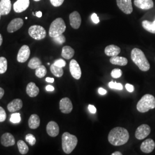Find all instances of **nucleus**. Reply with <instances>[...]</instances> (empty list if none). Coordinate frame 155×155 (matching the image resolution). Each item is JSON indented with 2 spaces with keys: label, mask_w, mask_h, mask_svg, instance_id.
I'll return each mask as SVG.
<instances>
[{
  "label": "nucleus",
  "mask_w": 155,
  "mask_h": 155,
  "mask_svg": "<svg viewBox=\"0 0 155 155\" xmlns=\"http://www.w3.org/2000/svg\"><path fill=\"white\" fill-rule=\"evenodd\" d=\"M70 71L72 77L75 79H79L82 75V71L79 64L75 59H72L70 63Z\"/></svg>",
  "instance_id": "nucleus-10"
},
{
  "label": "nucleus",
  "mask_w": 155,
  "mask_h": 155,
  "mask_svg": "<svg viewBox=\"0 0 155 155\" xmlns=\"http://www.w3.org/2000/svg\"><path fill=\"white\" fill-rule=\"evenodd\" d=\"M91 20L95 24H98L100 22V19L99 17L97 16V15L96 13H93L91 15Z\"/></svg>",
  "instance_id": "nucleus-40"
},
{
  "label": "nucleus",
  "mask_w": 155,
  "mask_h": 155,
  "mask_svg": "<svg viewBox=\"0 0 155 155\" xmlns=\"http://www.w3.org/2000/svg\"><path fill=\"white\" fill-rule=\"evenodd\" d=\"M155 147V141L151 139L145 140L141 145L140 149L141 151L145 153H151Z\"/></svg>",
  "instance_id": "nucleus-17"
},
{
  "label": "nucleus",
  "mask_w": 155,
  "mask_h": 155,
  "mask_svg": "<svg viewBox=\"0 0 155 155\" xmlns=\"http://www.w3.org/2000/svg\"><path fill=\"white\" fill-rule=\"evenodd\" d=\"M88 109H89V111H90V113H91L93 114L95 113L97 111V109H96L95 107L92 105H89L88 106Z\"/></svg>",
  "instance_id": "nucleus-42"
},
{
  "label": "nucleus",
  "mask_w": 155,
  "mask_h": 155,
  "mask_svg": "<svg viewBox=\"0 0 155 155\" xmlns=\"http://www.w3.org/2000/svg\"><path fill=\"white\" fill-rule=\"evenodd\" d=\"M119 9L125 14L129 15L133 12L132 0H116Z\"/></svg>",
  "instance_id": "nucleus-7"
},
{
  "label": "nucleus",
  "mask_w": 155,
  "mask_h": 155,
  "mask_svg": "<svg viewBox=\"0 0 155 155\" xmlns=\"http://www.w3.org/2000/svg\"><path fill=\"white\" fill-rule=\"evenodd\" d=\"M54 64L56 66L60 67L63 68V67L66 66V62L62 59H58L54 61Z\"/></svg>",
  "instance_id": "nucleus-38"
},
{
  "label": "nucleus",
  "mask_w": 155,
  "mask_h": 155,
  "mask_svg": "<svg viewBox=\"0 0 155 155\" xmlns=\"http://www.w3.org/2000/svg\"><path fill=\"white\" fill-rule=\"evenodd\" d=\"M122 72L121 70L118 68H115L111 72V76L113 78H119L122 76Z\"/></svg>",
  "instance_id": "nucleus-35"
},
{
  "label": "nucleus",
  "mask_w": 155,
  "mask_h": 155,
  "mask_svg": "<svg viewBox=\"0 0 155 155\" xmlns=\"http://www.w3.org/2000/svg\"><path fill=\"white\" fill-rule=\"evenodd\" d=\"M110 61L113 64L118 65L120 66H124L127 64L128 61L126 58L115 56H112L111 58Z\"/></svg>",
  "instance_id": "nucleus-24"
},
{
  "label": "nucleus",
  "mask_w": 155,
  "mask_h": 155,
  "mask_svg": "<svg viewBox=\"0 0 155 155\" xmlns=\"http://www.w3.org/2000/svg\"><path fill=\"white\" fill-rule=\"evenodd\" d=\"M23 103L22 100L19 98L15 99L9 102L7 105V109L9 112H15L20 110L22 107Z\"/></svg>",
  "instance_id": "nucleus-19"
},
{
  "label": "nucleus",
  "mask_w": 155,
  "mask_h": 155,
  "mask_svg": "<svg viewBox=\"0 0 155 155\" xmlns=\"http://www.w3.org/2000/svg\"><path fill=\"white\" fill-rule=\"evenodd\" d=\"M12 3L11 0L0 1V14L2 16L8 15L11 11Z\"/></svg>",
  "instance_id": "nucleus-20"
},
{
  "label": "nucleus",
  "mask_w": 155,
  "mask_h": 155,
  "mask_svg": "<svg viewBox=\"0 0 155 155\" xmlns=\"http://www.w3.org/2000/svg\"><path fill=\"white\" fill-rule=\"evenodd\" d=\"M1 143L5 147H11L15 144V139L11 133H5L1 137Z\"/></svg>",
  "instance_id": "nucleus-18"
},
{
  "label": "nucleus",
  "mask_w": 155,
  "mask_h": 155,
  "mask_svg": "<svg viewBox=\"0 0 155 155\" xmlns=\"http://www.w3.org/2000/svg\"><path fill=\"white\" fill-rule=\"evenodd\" d=\"M25 19H26V20H27V19H28V17H25Z\"/></svg>",
  "instance_id": "nucleus-51"
},
{
  "label": "nucleus",
  "mask_w": 155,
  "mask_h": 155,
  "mask_svg": "<svg viewBox=\"0 0 155 155\" xmlns=\"http://www.w3.org/2000/svg\"><path fill=\"white\" fill-rule=\"evenodd\" d=\"M75 54V51L70 46L66 45L64 46L62 48L61 56L66 59H70L74 56Z\"/></svg>",
  "instance_id": "nucleus-25"
},
{
  "label": "nucleus",
  "mask_w": 155,
  "mask_h": 155,
  "mask_svg": "<svg viewBox=\"0 0 155 155\" xmlns=\"http://www.w3.org/2000/svg\"><path fill=\"white\" fill-rule=\"evenodd\" d=\"M66 29V24L61 18H57L50 25L49 35L52 38L57 37L64 33Z\"/></svg>",
  "instance_id": "nucleus-5"
},
{
  "label": "nucleus",
  "mask_w": 155,
  "mask_h": 155,
  "mask_svg": "<svg viewBox=\"0 0 155 155\" xmlns=\"http://www.w3.org/2000/svg\"><path fill=\"white\" fill-rule=\"evenodd\" d=\"M35 16L36 17H38V18H40L42 17V12L41 11H38L36 12V14H35Z\"/></svg>",
  "instance_id": "nucleus-47"
},
{
  "label": "nucleus",
  "mask_w": 155,
  "mask_h": 155,
  "mask_svg": "<svg viewBox=\"0 0 155 155\" xmlns=\"http://www.w3.org/2000/svg\"><path fill=\"white\" fill-rule=\"evenodd\" d=\"M29 36L35 40H40L46 37V31L43 27L38 25H33L28 30Z\"/></svg>",
  "instance_id": "nucleus-6"
},
{
  "label": "nucleus",
  "mask_w": 155,
  "mask_h": 155,
  "mask_svg": "<svg viewBox=\"0 0 155 155\" xmlns=\"http://www.w3.org/2000/svg\"><path fill=\"white\" fill-rule=\"evenodd\" d=\"M52 39H53V40L54 41V42L58 45H63L66 41V38L63 34H61V35L57 36V37L54 38Z\"/></svg>",
  "instance_id": "nucleus-34"
},
{
  "label": "nucleus",
  "mask_w": 155,
  "mask_h": 155,
  "mask_svg": "<svg viewBox=\"0 0 155 155\" xmlns=\"http://www.w3.org/2000/svg\"><path fill=\"white\" fill-rule=\"evenodd\" d=\"M50 70L52 74L56 77L61 78L63 75V70L62 67L56 66L54 64H52L50 67Z\"/></svg>",
  "instance_id": "nucleus-27"
},
{
  "label": "nucleus",
  "mask_w": 155,
  "mask_h": 155,
  "mask_svg": "<svg viewBox=\"0 0 155 155\" xmlns=\"http://www.w3.org/2000/svg\"><path fill=\"white\" fill-rule=\"evenodd\" d=\"M17 147L18 150L21 155H26L29 151V148L28 145L23 140H18L17 142Z\"/></svg>",
  "instance_id": "nucleus-28"
},
{
  "label": "nucleus",
  "mask_w": 155,
  "mask_h": 155,
  "mask_svg": "<svg viewBox=\"0 0 155 155\" xmlns=\"http://www.w3.org/2000/svg\"><path fill=\"white\" fill-rule=\"evenodd\" d=\"M109 86L111 89H117V90H122L123 86L121 83H118L114 82H110L109 83Z\"/></svg>",
  "instance_id": "nucleus-36"
},
{
  "label": "nucleus",
  "mask_w": 155,
  "mask_h": 155,
  "mask_svg": "<svg viewBox=\"0 0 155 155\" xmlns=\"http://www.w3.org/2000/svg\"><path fill=\"white\" fill-rule=\"evenodd\" d=\"M137 109L140 113H146L155 108V98L151 94H145L137 104Z\"/></svg>",
  "instance_id": "nucleus-4"
},
{
  "label": "nucleus",
  "mask_w": 155,
  "mask_h": 155,
  "mask_svg": "<svg viewBox=\"0 0 155 155\" xmlns=\"http://www.w3.org/2000/svg\"><path fill=\"white\" fill-rule=\"evenodd\" d=\"M29 4V0H17L13 4V9L16 13H21L27 9Z\"/></svg>",
  "instance_id": "nucleus-15"
},
{
  "label": "nucleus",
  "mask_w": 155,
  "mask_h": 155,
  "mask_svg": "<svg viewBox=\"0 0 155 155\" xmlns=\"http://www.w3.org/2000/svg\"><path fill=\"white\" fill-rule=\"evenodd\" d=\"M77 137L68 132L63 133L61 137L62 149L64 153L70 154L75 148L78 144Z\"/></svg>",
  "instance_id": "nucleus-3"
},
{
  "label": "nucleus",
  "mask_w": 155,
  "mask_h": 155,
  "mask_svg": "<svg viewBox=\"0 0 155 155\" xmlns=\"http://www.w3.org/2000/svg\"><path fill=\"white\" fill-rule=\"evenodd\" d=\"M150 133V127L147 124L141 125L137 127L135 132V137L138 140L145 139Z\"/></svg>",
  "instance_id": "nucleus-9"
},
{
  "label": "nucleus",
  "mask_w": 155,
  "mask_h": 155,
  "mask_svg": "<svg viewBox=\"0 0 155 155\" xmlns=\"http://www.w3.org/2000/svg\"><path fill=\"white\" fill-rule=\"evenodd\" d=\"M45 81L48 83H53L54 82V78H53L47 77L45 78Z\"/></svg>",
  "instance_id": "nucleus-45"
},
{
  "label": "nucleus",
  "mask_w": 155,
  "mask_h": 155,
  "mask_svg": "<svg viewBox=\"0 0 155 155\" xmlns=\"http://www.w3.org/2000/svg\"><path fill=\"white\" fill-rule=\"evenodd\" d=\"M69 19L71 27L75 29H79L82 22V19L80 14L78 12H73L70 15Z\"/></svg>",
  "instance_id": "nucleus-13"
},
{
  "label": "nucleus",
  "mask_w": 155,
  "mask_h": 155,
  "mask_svg": "<svg viewBox=\"0 0 155 155\" xmlns=\"http://www.w3.org/2000/svg\"><path fill=\"white\" fill-rule=\"evenodd\" d=\"M98 93H99L101 95H105V94L107 93V91H106V90H105V89L101 87V88H99V89H98Z\"/></svg>",
  "instance_id": "nucleus-43"
},
{
  "label": "nucleus",
  "mask_w": 155,
  "mask_h": 155,
  "mask_svg": "<svg viewBox=\"0 0 155 155\" xmlns=\"http://www.w3.org/2000/svg\"><path fill=\"white\" fill-rule=\"evenodd\" d=\"M26 93L28 96L33 98L36 97L39 93V88L36 84L33 82L28 83L26 87Z\"/></svg>",
  "instance_id": "nucleus-21"
},
{
  "label": "nucleus",
  "mask_w": 155,
  "mask_h": 155,
  "mask_svg": "<svg viewBox=\"0 0 155 155\" xmlns=\"http://www.w3.org/2000/svg\"><path fill=\"white\" fill-rule=\"evenodd\" d=\"M31 54L30 48L27 45H24L18 51L17 61L20 63H24L27 61Z\"/></svg>",
  "instance_id": "nucleus-8"
},
{
  "label": "nucleus",
  "mask_w": 155,
  "mask_h": 155,
  "mask_svg": "<svg viewBox=\"0 0 155 155\" xmlns=\"http://www.w3.org/2000/svg\"><path fill=\"white\" fill-rule=\"evenodd\" d=\"M134 4L138 8L143 10H149L154 6L153 0H134Z\"/></svg>",
  "instance_id": "nucleus-16"
},
{
  "label": "nucleus",
  "mask_w": 155,
  "mask_h": 155,
  "mask_svg": "<svg viewBox=\"0 0 155 155\" xmlns=\"http://www.w3.org/2000/svg\"><path fill=\"white\" fill-rule=\"evenodd\" d=\"M4 93H5L4 90L2 87H0V100L3 97V96L4 95Z\"/></svg>",
  "instance_id": "nucleus-46"
},
{
  "label": "nucleus",
  "mask_w": 155,
  "mask_h": 155,
  "mask_svg": "<svg viewBox=\"0 0 155 155\" xmlns=\"http://www.w3.org/2000/svg\"><path fill=\"white\" fill-rule=\"evenodd\" d=\"M41 65V61L39 58L33 57L30 61H29L28 64V67L31 69H36L38 67Z\"/></svg>",
  "instance_id": "nucleus-29"
},
{
  "label": "nucleus",
  "mask_w": 155,
  "mask_h": 155,
  "mask_svg": "<svg viewBox=\"0 0 155 155\" xmlns=\"http://www.w3.org/2000/svg\"><path fill=\"white\" fill-rule=\"evenodd\" d=\"M64 0H50L51 4L55 7H59L61 6Z\"/></svg>",
  "instance_id": "nucleus-39"
},
{
  "label": "nucleus",
  "mask_w": 155,
  "mask_h": 155,
  "mask_svg": "<svg viewBox=\"0 0 155 155\" xmlns=\"http://www.w3.org/2000/svg\"><path fill=\"white\" fill-rule=\"evenodd\" d=\"M6 118V114L5 111L1 106H0V122L5 121Z\"/></svg>",
  "instance_id": "nucleus-37"
},
{
  "label": "nucleus",
  "mask_w": 155,
  "mask_h": 155,
  "mask_svg": "<svg viewBox=\"0 0 155 155\" xmlns=\"http://www.w3.org/2000/svg\"><path fill=\"white\" fill-rule=\"evenodd\" d=\"M59 109L61 113L69 114L72 111L73 105L71 100L67 97L63 98L59 102Z\"/></svg>",
  "instance_id": "nucleus-11"
},
{
  "label": "nucleus",
  "mask_w": 155,
  "mask_h": 155,
  "mask_svg": "<svg viewBox=\"0 0 155 155\" xmlns=\"http://www.w3.org/2000/svg\"><path fill=\"white\" fill-rule=\"evenodd\" d=\"M142 26L144 29L148 32L155 34V20L153 22H150L148 20H144L142 22Z\"/></svg>",
  "instance_id": "nucleus-26"
},
{
  "label": "nucleus",
  "mask_w": 155,
  "mask_h": 155,
  "mask_svg": "<svg viewBox=\"0 0 155 155\" xmlns=\"http://www.w3.org/2000/svg\"><path fill=\"white\" fill-rule=\"evenodd\" d=\"M24 24V21L21 18H16L9 23L7 27V31L9 33H13L21 28Z\"/></svg>",
  "instance_id": "nucleus-12"
},
{
  "label": "nucleus",
  "mask_w": 155,
  "mask_h": 155,
  "mask_svg": "<svg viewBox=\"0 0 155 155\" xmlns=\"http://www.w3.org/2000/svg\"><path fill=\"white\" fill-rule=\"evenodd\" d=\"M47 71L45 67L43 65H41L40 66H39L36 69L35 75L39 78H43L45 76V75L47 74Z\"/></svg>",
  "instance_id": "nucleus-30"
},
{
  "label": "nucleus",
  "mask_w": 155,
  "mask_h": 155,
  "mask_svg": "<svg viewBox=\"0 0 155 155\" xmlns=\"http://www.w3.org/2000/svg\"><path fill=\"white\" fill-rule=\"evenodd\" d=\"M2 41H3V38H2V36L1 35V34L0 33V46L2 44Z\"/></svg>",
  "instance_id": "nucleus-49"
},
{
  "label": "nucleus",
  "mask_w": 155,
  "mask_h": 155,
  "mask_svg": "<svg viewBox=\"0 0 155 155\" xmlns=\"http://www.w3.org/2000/svg\"><path fill=\"white\" fill-rule=\"evenodd\" d=\"M121 52V49L116 45H109L105 49V53L107 56H115L118 55Z\"/></svg>",
  "instance_id": "nucleus-22"
},
{
  "label": "nucleus",
  "mask_w": 155,
  "mask_h": 155,
  "mask_svg": "<svg viewBox=\"0 0 155 155\" xmlns=\"http://www.w3.org/2000/svg\"><path fill=\"white\" fill-rule=\"evenodd\" d=\"M122 154L120 152H118V151H116V152H114V153H113L111 155H122Z\"/></svg>",
  "instance_id": "nucleus-48"
},
{
  "label": "nucleus",
  "mask_w": 155,
  "mask_h": 155,
  "mask_svg": "<svg viewBox=\"0 0 155 155\" xmlns=\"http://www.w3.org/2000/svg\"><path fill=\"white\" fill-rule=\"evenodd\" d=\"M10 121L11 122L13 123V124H18L21 121V116L20 114L19 113H13L11 116L10 118Z\"/></svg>",
  "instance_id": "nucleus-32"
},
{
  "label": "nucleus",
  "mask_w": 155,
  "mask_h": 155,
  "mask_svg": "<svg viewBox=\"0 0 155 155\" xmlns=\"http://www.w3.org/2000/svg\"><path fill=\"white\" fill-rule=\"evenodd\" d=\"M46 130L50 136L55 137L59 133V127L56 122L51 121L48 123L46 127Z\"/></svg>",
  "instance_id": "nucleus-14"
},
{
  "label": "nucleus",
  "mask_w": 155,
  "mask_h": 155,
  "mask_svg": "<svg viewBox=\"0 0 155 155\" xmlns=\"http://www.w3.org/2000/svg\"><path fill=\"white\" fill-rule=\"evenodd\" d=\"M125 87H126V89H127V91H128L129 92H130V93H132V92H133L134 89L133 85H132V84H129V83L126 84Z\"/></svg>",
  "instance_id": "nucleus-41"
},
{
  "label": "nucleus",
  "mask_w": 155,
  "mask_h": 155,
  "mask_svg": "<svg viewBox=\"0 0 155 155\" xmlns=\"http://www.w3.org/2000/svg\"><path fill=\"white\" fill-rule=\"evenodd\" d=\"M129 139V132L124 127H114L111 130L108 135L109 142L114 146H120L126 144Z\"/></svg>",
  "instance_id": "nucleus-1"
},
{
  "label": "nucleus",
  "mask_w": 155,
  "mask_h": 155,
  "mask_svg": "<svg viewBox=\"0 0 155 155\" xmlns=\"http://www.w3.org/2000/svg\"><path fill=\"white\" fill-rule=\"evenodd\" d=\"M132 61L143 71H148L150 69V64L144 52L139 48H134L131 52Z\"/></svg>",
  "instance_id": "nucleus-2"
},
{
  "label": "nucleus",
  "mask_w": 155,
  "mask_h": 155,
  "mask_svg": "<svg viewBox=\"0 0 155 155\" xmlns=\"http://www.w3.org/2000/svg\"><path fill=\"white\" fill-rule=\"evenodd\" d=\"M8 61L5 57H0V74H4L7 70Z\"/></svg>",
  "instance_id": "nucleus-31"
},
{
  "label": "nucleus",
  "mask_w": 155,
  "mask_h": 155,
  "mask_svg": "<svg viewBox=\"0 0 155 155\" xmlns=\"http://www.w3.org/2000/svg\"><path fill=\"white\" fill-rule=\"evenodd\" d=\"M40 124V120L39 116L35 114H32L28 120L29 127L32 129H36L39 127Z\"/></svg>",
  "instance_id": "nucleus-23"
},
{
  "label": "nucleus",
  "mask_w": 155,
  "mask_h": 155,
  "mask_svg": "<svg viewBox=\"0 0 155 155\" xmlns=\"http://www.w3.org/2000/svg\"><path fill=\"white\" fill-rule=\"evenodd\" d=\"M33 1H40V0H33Z\"/></svg>",
  "instance_id": "nucleus-50"
},
{
  "label": "nucleus",
  "mask_w": 155,
  "mask_h": 155,
  "mask_svg": "<svg viewBox=\"0 0 155 155\" xmlns=\"http://www.w3.org/2000/svg\"><path fill=\"white\" fill-rule=\"evenodd\" d=\"M25 140L30 145L33 146L36 143V139L35 136L32 134H28L25 136Z\"/></svg>",
  "instance_id": "nucleus-33"
},
{
  "label": "nucleus",
  "mask_w": 155,
  "mask_h": 155,
  "mask_svg": "<svg viewBox=\"0 0 155 155\" xmlns=\"http://www.w3.org/2000/svg\"><path fill=\"white\" fill-rule=\"evenodd\" d=\"M45 89H46V90L48 91H52L54 90V89H54V86H51V85H48V86H46Z\"/></svg>",
  "instance_id": "nucleus-44"
},
{
  "label": "nucleus",
  "mask_w": 155,
  "mask_h": 155,
  "mask_svg": "<svg viewBox=\"0 0 155 155\" xmlns=\"http://www.w3.org/2000/svg\"><path fill=\"white\" fill-rule=\"evenodd\" d=\"M1 16H2V15L0 14V19H1Z\"/></svg>",
  "instance_id": "nucleus-52"
}]
</instances>
